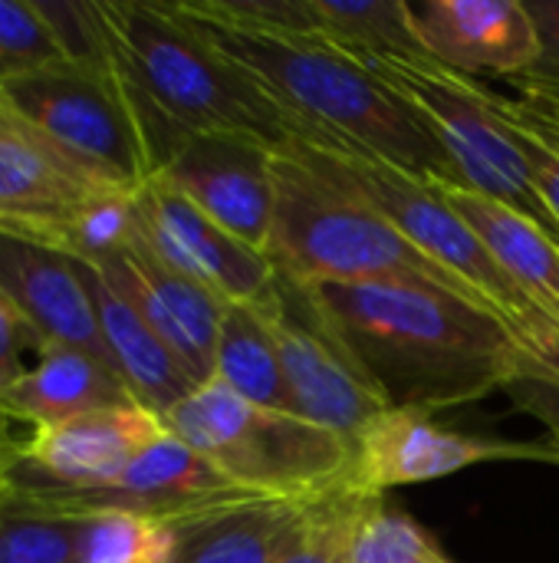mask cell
Segmentation results:
<instances>
[{
    "instance_id": "1",
    "label": "cell",
    "mask_w": 559,
    "mask_h": 563,
    "mask_svg": "<svg viewBox=\"0 0 559 563\" xmlns=\"http://www.w3.org/2000/svg\"><path fill=\"white\" fill-rule=\"evenodd\" d=\"M306 290L392 409L484 399L534 360L497 313L445 287L369 280Z\"/></svg>"
},
{
    "instance_id": "2",
    "label": "cell",
    "mask_w": 559,
    "mask_h": 563,
    "mask_svg": "<svg viewBox=\"0 0 559 563\" xmlns=\"http://www.w3.org/2000/svg\"><path fill=\"white\" fill-rule=\"evenodd\" d=\"M178 7L217 53H224L273 99L293 125L290 139L353 148L409 175L458 185L432 129L366 63L336 49L323 36L241 30L198 13L188 0Z\"/></svg>"
},
{
    "instance_id": "3",
    "label": "cell",
    "mask_w": 559,
    "mask_h": 563,
    "mask_svg": "<svg viewBox=\"0 0 559 563\" xmlns=\"http://www.w3.org/2000/svg\"><path fill=\"white\" fill-rule=\"evenodd\" d=\"M155 175L191 135H250L283 145L290 119L191 23L178 3L102 0Z\"/></svg>"
},
{
    "instance_id": "4",
    "label": "cell",
    "mask_w": 559,
    "mask_h": 563,
    "mask_svg": "<svg viewBox=\"0 0 559 563\" xmlns=\"http://www.w3.org/2000/svg\"><path fill=\"white\" fill-rule=\"evenodd\" d=\"M264 254L277 277L300 287L402 280L471 297L359 191L329 152L303 139L273 148V221Z\"/></svg>"
},
{
    "instance_id": "5",
    "label": "cell",
    "mask_w": 559,
    "mask_h": 563,
    "mask_svg": "<svg viewBox=\"0 0 559 563\" xmlns=\"http://www.w3.org/2000/svg\"><path fill=\"white\" fill-rule=\"evenodd\" d=\"M165 426L227 482L260 498L320 501L349 482L353 442L293 412L250 406L221 379L185 396Z\"/></svg>"
},
{
    "instance_id": "6",
    "label": "cell",
    "mask_w": 559,
    "mask_h": 563,
    "mask_svg": "<svg viewBox=\"0 0 559 563\" xmlns=\"http://www.w3.org/2000/svg\"><path fill=\"white\" fill-rule=\"evenodd\" d=\"M369 69L389 82L432 129L461 188L517 208L559 241V228L537 198L527 162L514 142L511 122L504 115V96L491 92L471 76L445 69L428 56L382 59L369 63Z\"/></svg>"
},
{
    "instance_id": "7",
    "label": "cell",
    "mask_w": 559,
    "mask_h": 563,
    "mask_svg": "<svg viewBox=\"0 0 559 563\" xmlns=\"http://www.w3.org/2000/svg\"><path fill=\"white\" fill-rule=\"evenodd\" d=\"M316 145V142H310ZM336 158V165L359 185V191L445 274H451L481 307L497 313L537 356L559 330H554L537 307L511 284V277L497 267L491 251L471 231V224L448 205L438 181L409 175L376 155H362L353 148L316 145Z\"/></svg>"
},
{
    "instance_id": "8",
    "label": "cell",
    "mask_w": 559,
    "mask_h": 563,
    "mask_svg": "<svg viewBox=\"0 0 559 563\" xmlns=\"http://www.w3.org/2000/svg\"><path fill=\"white\" fill-rule=\"evenodd\" d=\"M0 96L99 181L138 191L155 178L145 129L119 69L63 59L3 82Z\"/></svg>"
},
{
    "instance_id": "9",
    "label": "cell",
    "mask_w": 559,
    "mask_h": 563,
    "mask_svg": "<svg viewBox=\"0 0 559 563\" xmlns=\"http://www.w3.org/2000/svg\"><path fill=\"white\" fill-rule=\"evenodd\" d=\"M3 478L23 495H30L36 505L76 518L99 515V511H125L168 525H188L260 498L227 482L208 459H201L191 445H185L171 432H165L148 452H142L125 475H119L102 488L53 485L33 475L20 462V452L3 468Z\"/></svg>"
},
{
    "instance_id": "10",
    "label": "cell",
    "mask_w": 559,
    "mask_h": 563,
    "mask_svg": "<svg viewBox=\"0 0 559 563\" xmlns=\"http://www.w3.org/2000/svg\"><path fill=\"white\" fill-rule=\"evenodd\" d=\"M267 307L293 412L356 442V435L392 406L316 310L306 287L277 277Z\"/></svg>"
},
{
    "instance_id": "11",
    "label": "cell",
    "mask_w": 559,
    "mask_h": 563,
    "mask_svg": "<svg viewBox=\"0 0 559 563\" xmlns=\"http://www.w3.org/2000/svg\"><path fill=\"white\" fill-rule=\"evenodd\" d=\"M484 462L559 465V445L468 435L441 429L425 409H385L353 442L349 485L362 495H389L392 488L438 482Z\"/></svg>"
},
{
    "instance_id": "12",
    "label": "cell",
    "mask_w": 559,
    "mask_h": 563,
    "mask_svg": "<svg viewBox=\"0 0 559 563\" xmlns=\"http://www.w3.org/2000/svg\"><path fill=\"white\" fill-rule=\"evenodd\" d=\"M273 148L250 135H191L155 178L264 254L273 221Z\"/></svg>"
},
{
    "instance_id": "13",
    "label": "cell",
    "mask_w": 559,
    "mask_h": 563,
    "mask_svg": "<svg viewBox=\"0 0 559 563\" xmlns=\"http://www.w3.org/2000/svg\"><path fill=\"white\" fill-rule=\"evenodd\" d=\"M138 221L142 241L168 267L208 287L224 303L260 300L277 280L267 254L237 241L158 178L138 188Z\"/></svg>"
},
{
    "instance_id": "14",
    "label": "cell",
    "mask_w": 559,
    "mask_h": 563,
    "mask_svg": "<svg viewBox=\"0 0 559 563\" xmlns=\"http://www.w3.org/2000/svg\"><path fill=\"white\" fill-rule=\"evenodd\" d=\"M112 185L76 165L20 109L0 96V228L46 244L66 231L82 205ZM125 191V188H122Z\"/></svg>"
},
{
    "instance_id": "15",
    "label": "cell",
    "mask_w": 559,
    "mask_h": 563,
    "mask_svg": "<svg viewBox=\"0 0 559 563\" xmlns=\"http://www.w3.org/2000/svg\"><path fill=\"white\" fill-rule=\"evenodd\" d=\"M422 49L461 76H521L540 56V30L524 0H405Z\"/></svg>"
},
{
    "instance_id": "16",
    "label": "cell",
    "mask_w": 559,
    "mask_h": 563,
    "mask_svg": "<svg viewBox=\"0 0 559 563\" xmlns=\"http://www.w3.org/2000/svg\"><path fill=\"white\" fill-rule=\"evenodd\" d=\"M92 267L148 320L198 386L214 379V353L227 310L217 294L168 267L142 234L128 251Z\"/></svg>"
},
{
    "instance_id": "17",
    "label": "cell",
    "mask_w": 559,
    "mask_h": 563,
    "mask_svg": "<svg viewBox=\"0 0 559 563\" xmlns=\"http://www.w3.org/2000/svg\"><path fill=\"white\" fill-rule=\"evenodd\" d=\"M0 294L40 340L86 350L112 366L86 287L82 261L46 241L0 228Z\"/></svg>"
},
{
    "instance_id": "18",
    "label": "cell",
    "mask_w": 559,
    "mask_h": 563,
    "mask_svg": "<svg viewBox=\"0 0 559 563\" xmlns=\"http://www.w3.org/2000/svg\"><path fill=\"white\" fill-rule=\"evenodd\" d=\"M168 432L165 419L138 402L99 409L72 422L30 432L20 462L63 488H102L125 475Z\"/></svg>"
},
{
    "instance_id": "19",
    "label": "cell",
    "mask_w": 559,
    "mask_h": 563,
    "mask_svg": "<svg viewBox=\"0 0 559 563\" xmlns=\"http://www.w3.org/2000/svg\"><path fill=\"white\" fill-rule=\"evenodd\" d=\"M132 402L128 386L105 360L49 340L40 343L30 369L0 393V409L13 422H26L30 432Z\"/></svg>"
},
{
    "instance_id": "20",
    "label": "cell",
    "mask_w": 559,
    "mask_h": 563,
    "mask_svg": "<svg viewBox=\"0 0 559 563\" xmlns=\"http://www.w3.org/2000/svg\"><path fill=\"white\" fill-rule=\"evenodd\" d=\"M82 274L115 373L122 376L138 406L165 419L185 396L198 389V379L181 366V360L148 327V320L92 264L82 261Z\"/></svg>"
},
{
    "instance_id": "21",
    "label": "cell",
    "mask_w": 559,
    "mask_h": 563,
    "mask_svg": "<svg viewBox=\"0 0 559 563\" xmlns=\"http://www.w3.org/2000/svg\"><path fill=\"white\" fill-rule=\"evenodd\" d=\"M448 205L471 224L511 284L559 330V241L534 218L461 185H438Z\"/></svg>"
},
{
    "instance_id": "22",
    "label": "cell",
    "mask_w": 559,
    "mask_h": 563,
    "mask_svg": "<svg viewBox=\"0 0 559 563\" xmlns=\"http://www.w3.org/2000/svg\"><path fill=\"white\" fill-rule=\"evenodd\" d=\"M316 501L257 498L241 508L181 525L171 563H277L297 541Z\"/></svg>"
},
{
    "instance_id": "23",
    "label": "cell",
    "mask_w": 559,
    "mask_h": 563,
    "mask_svg": "<svg viewBox=\"0 0 559 563\" xmlns=\"http://www.w3.org/2000/svg\"><path fill=\"white\" fill-rule=\"evenodd\" d=\"M267 294L250 303H227L217 336V353H214V379H221L250 406L270 412H293L280 373V353L273 340Z\"/></svg>"
},
{
    "instance_id": "24",
    "label": "cell",
    "mask_w": 559,
    "mask_h": 563,
    "mask_svg": "<svg viewBox=\"0 0 559 563\" xmlns=\"http://www.w3.org/2000/svg\"><path fill=\"white\" fill-rule=\"evenodd\" d=\"M313 16L316 36L366 66L428 56L412 30L405 0H313Z\"/></svg>"
},
{
    "instance_id": "25",
    "label": "cell",
    "mask_w": 559,
    "mask_h": 563,
    "mask_svg": "<svg viewBox=\"0 0 559 563\" xmlns=\"http://www.w3.org/2000/svg\"><path fill=\"white\" fill-rule=\"evenodd\" d=\"M79 541L82 518L36 505L0 472V563H79Z\"/></svg>"
},
{
    "instance_id": "26",
    "label": "cell",
    "mask_w": 559,
    "mask_h": 563,
    "mask_svg": "<svg viewBox=\"0 0 559 563\" xmlns=\"http://www.w3.org/2000/svg\"><path fill=\"white\" fill-rule=\"evenodd\" d=\"M181 541V525L99 511L82 515L79 563H171Z\"/></svg>"
},
{
    "instance_id": "27",
    "label": "cell",
    "mask_w": 559,
    "mask_h": 563,
    "mask_svg": "<svg viewBox=\"0 0 559 563\" xmlns=\"http://www.w3.org/2000/svg\"><path fill=\"white\" fill-rule=\"evenodd\" d=\"M445 561L438 541L385 495L372 498L356 521L349 541V563H432Z\"/></svg>"
},
{
    "instance_id": "28",
    "label": "cell",
    "mask_w": 559,
    "mask_h": 563,
    "mask_svg": "<svg viewBox=\"0 0 559 563\" xmlns=\"http://www.w3.org/2000/svg\"><path fill=\"white\" fill-rule=\"evenodd\" d=\"M379 495H362L349 482L333 495L320 498L297 541L277 558V563H349V541L359 515Z\"/></svg>"
},
{
    "instance_id": "29",
    "label": "cell",
    "mask_w": 559,
    "mask_h": 563,
    "mask_svg": "<svg viewBox=\"0 0 559 563\" xmlns=\"http://www.w3.org/2000/svg\"><path fill=\"white\" fill-rule=\"evenodd\" d=\"M66 63L115 69V40L102 0H33Z\"/></svg>"
},
{
    "instance_id": "30",
    "label": "cell",
    "mask_w": 559,
    "mask_h": 563,
    "mask_svg": "<svg viewBox=\"0 0 559 563\" xmlns=\"http://www.w3.org/2000/svg\"><path fill=\"white\" fill-rule=\"evenodd\" d=\"M63 63V53L33 0H0V86Z\"/></svg>"
},
{
    "instance_id": "31",
    "label": "cell",
    "mask_w": 559,
    "mask_h": 563,
    "mask_svg": "<svg viewBox=\"0 0 559 563\" xmlns=\"http://www.w3.org/2000/svg\"><path fill=\"white\" fill-rule=\"evenodd\" d=\"M504 115L511 122L514 142L527 162V175L530 185L537 191V198L544 201L547 214L554 218V224L559 228V152L544 139V132L527 119L524 102H511L504 99Z\"/></svg>"
},
{
    "instance_id": "32",
    "label": "cell",
    "mask_w": 559,
    "mask_h": 563,
    "mask_svg": "<svg viewBox=\"0 0 559 563\" xmlns=\"http://www.w3.org/2000/svg\"><path fill=\"white\" fill-rule=\"evenodd\" d=\"M530 13L540 30V56L511 82L524 89L527 102L559 109V0H530Z\"/></svg>"
},
{
    "instance_id": "33",
    "label": "cell",
    "mask_w": 559,
    "mask_h": 563,
    "mask_svg": "<svg viewBox=\"0 0 559 563\" xmlns=\"http://www.w3.org/2000/svg\"><path fill=\"white\" fill-rule=\"evenodd\" d=\"M504 393L511 396V402L534 416L537 422H544V429L554 435L559 445V379L544 373L540 366H534V360L504 386Z\"/></svg>"
},
{
    "instance_id": "34",
    "label": "cell",
    "mask_w": 559,
    "mask_h": 563,
    "mask_svg": "<svg viewBox=\"0 0 559 563\" xmlns=\"http://www.w3.org/2000/svg\"><path fill=\"white\" fill-rule=\"evenodd\" d=\"M40 343L43 340L33 333V327L0 294V393L10 389L30 369Z\"/></svg>"
},
{
    "instance_id": "35",
    "label": "cell",
    "mask_w": 559,
    "mask_h": 563,
    "mask_svg": "<svg viewBox=\"0 0 559 563\" xmlns=\"http://www.w3.org/2000/svg\"><path fill=\"white\" fill-rule=\"evenodd\" d=\"M524 112H527V119L544 132V139L554 145L559 152V112L557 109H547V106H537V102H527L524 99Z\"/></svg>"
},
{
    "instance_id": "36",
    "label": "cell",
    "mask_w": 559,
    "mask_h": 563,
    "mask_svg": "<svg viewBox=\"0 0 559 563\" xmlns=\"http://www.w3.org/2000/svg\"><path fill=\"white\" fill-rule=\"evenodd\" d=\"M13 426H16V422L0 409V449H20V445L26 442V439H16V435H13Z\"/></svg>"
},
{
    "instance_id": "37",
    "label": "cell",
    "mask_w": 559,
    "mask_h": 563,
    "mask_svg": "<svg viewBox=\"0 0 559 563\" xmlns=\"http://www.w3.org/2000/svg\"><path fill=\"white\" fill-rule=\"evenodd\" d=\"M20 449H23V445H20ZM20 449H0V472L7 468V462H10V459H13V455L20 452Z\"/></svg>"
},
{
    "instance_id": "38",
    "label": "cell",
    "mask_w": 559,
    "mask_h": 563,
    "mask_svg": "<svg viewBox=\"0 0 559 563\" xmlns=\"http://www.w3.org/2000/svg\"><path fill=\"white\" fill-rule=\"evenodd\" d=\"M432 563H451V561H448V558H445V561H432Z\"/></svg>"
},
{
    "instance_id": "39",
    "label": "cell",
    "mask_w": 559,
    "mask_h": 563,
    "mask_svg": "<svg viewBox=\"0 0 559 563\" xmlns=\"http://www.w3.org/2000/svg\"><path fill=\"white\" fill-rule=\"evenodd\" d=\"M547 109H550V106H547ZM557 112H559V109H557Z\"/></svg>"
}]
</instances>
